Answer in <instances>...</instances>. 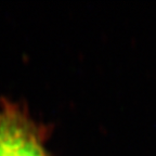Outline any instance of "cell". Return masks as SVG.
Returning <instances> with one entry per match:
<instances>
[{
  "label": "cell",
  "mask_w": 156,
  "mask_h": 156,
  "mask_svg": "<svg viewBox=\"0 0 156 156\" xmlns=\"http://www.w3.org/2000/svg\"><path fill=\"white\" fill-rule=\"evenodd\" d=\"M0 156H47L32 120L12 105L0 110Z\"/></svg>",
  "instance_id": "6da1fadb"
}]
</instances>
